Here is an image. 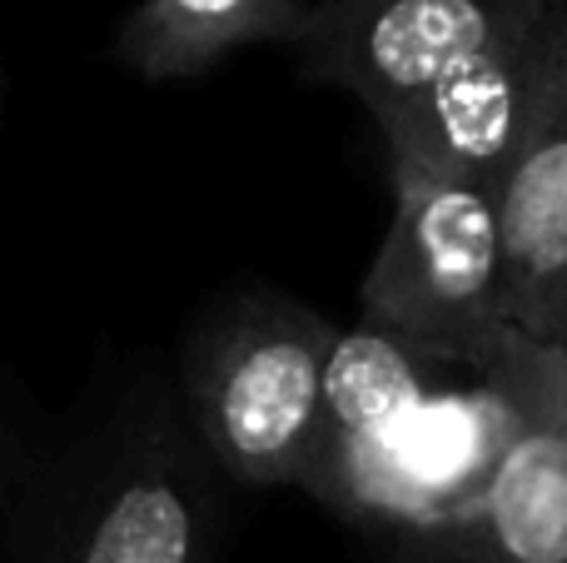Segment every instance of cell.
Returning a JSON list of instances; mask_svg holds the SVG:
<instances>
[{
  "instance_id": "8",
  "label": "cell",
  "mask_w": 567,
  "mask_h": 563,
  "mask_svg": "<svg viewBox=\"0 0 567 563\" xmlns=\"http://www.w3.org/2000/svg\"><path fill=\"white\" fill-rule=\"evenodd\" d=\"M553 349H558V369H563V405H567V325H563V335L553 339Z\"/></svg>"
},
{
  "instance_id": "3",
  "label": "cell",
  "mask_w": 567,
  "mask_h": 563,
  "mask_svg": "<svg viewBox=\"0 0 567 563\" xmlns=\"http://www.w3.org/2000/svg\"><path fill=\"white\" fill-rule=\"evenodd\" d=\"M339 329L269 285L225 289L179 345L189 429L239 489H303L323 449Z\"/></svg>"
},
{
  "instance_id": "1",
  "label": "cell",
  "mask_w": 567,
  "mask_h": 563,
  "mask_svg": "<svg viewBox=\"0 0 567 563\" xmlns=\"http://www.w3.org/2000/svg\"><path fill=\"white\" fill-rule=\"evenodd\" d=\"M567 0H309L289 60L343 90L383 160L498 180Z\"/></svg>"
},
{
  "instance_id": "7",
  "label": "cell",
  "mask_w": 567,
  "mask_h": 563,
  "mask_svg": "<svg viewBox=\"0 0 567 563\" xmlns=\"http://www.w3.org/2000/svg\"><path fill=\"white\" fill-rule=\"evenodd\" d=\"M309 0H135L115 25V60L150 85L205 80L225 60L293 45Z\"/></svg>"
},
{
  "instance_id": "5",
  "label": "cell",
  "mask_w": 567,
  "mask_h": 563,
  "mask_svg": "<svg viewBox=\"0 0 567 563\" xmlns=\"http://www.w3.org/2000/svg\"><path fill=\"white\" fill-rule=\"evenodd\" d=\"M399 563H567V405L553 345H523L503 444Z\"/></svg>"
},
{
  "instance_id": "4",
  "label": "cell",
  "mask_w": 567,
  "mask_h": 563,
  "mask_svg": "<svg viewBox=\"0 0 567 563\" xmlns=\"http://www.w3.org/2000/svg\"><path fill=\"white\" fill-rule=\"evenodd\" d=\"M393 215L359 289L363 329L453 365L503 359L508 269H503L498 195L488 180L389 160Z\"/></svg>"
},
{
  "instance_id": "2",
  "label": "cell",
  "mask_w": 567,
  "mask_h": 563,
  "mask_svg": "<svg viewBox=\"0 0 567 563\" xmlns=\"http://www.w3.org/2000/svg\"><path fill=\"white\" fill-rule=\"evenodd\" d=\"M225 489L179 389L145 375L30 474L16 563H219Z\"/></svg>"
},
{
  "instance_id": "6",
  "label": "cell",
  "mask_w": 567,
  "mask_h": 563,
  "mask_svg": "<svg viewBox=\"0 0 567 563\" xmlns=\"http://www.w3.org/2000/svg\"><path fill=\"white\" fill-rule=\"evenodd\" d=\"M493 195L508 269V329L528 345H553L567 325V6Z\"/></svg>"
}]
</instances>
